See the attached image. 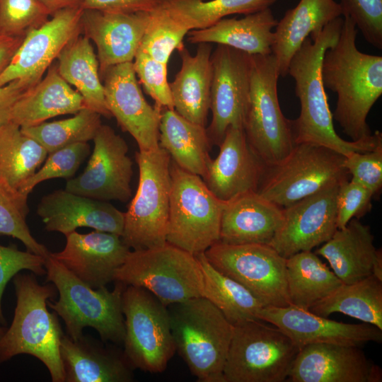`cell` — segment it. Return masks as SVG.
<instances>
[{
	"instance_id": "603a6c76",
	"label": "cell",
	"mask_w": 382,
	"mask_h": 382,
	"mask_svg": "<svg viewBox=\"0 0 382 382\" xmlns=\"http://www.w3.org/2000/svg\"><path fill=\"white\" fill-rule=\"evenodd\" d=\"M265 169L249 146L243 128L232 126L202 180L218 199L226 202L243 193L257 191Z\"/></svg>"
},
{
	"instance_id": "4fadbf2b",
	"label": "cell",
	"mask_w": 382,
	"mask_h": 382,
	"mask_svg": "<svg viewBox=\"0 0 382 382\" xmlns=\"http://www.w3.org/2000/svg\"><path fill=\"white\" fill-rule=\"evenodd\" d=\"M204 255L214 267L243 286L264 306L291 305L287 292L286 258L271 245L217 242Z\"/></svg>"
},
{
	"instance_id": "7bdbcfd3",
	"label": "cell",
	"mask_w": 382,
	"mask_h": 382,
	"mask_svg": "<svg viewBox=\"0 0 382 382\" xmlns=\"http://www.w3.org/2000/svg\"><path fill=\"white\" fill-rule=\"evenodd\" d=\"M51 16L37 0H0V33L25 36Z\"/></svg>"
},
{
	"instance_id": "7402d4cb",
	"label": "cell",
	"mask_w": 382,
	"mask_h": 382,
	"mask_svg": "<svg viewBox=\"0 0 382 382\" xmlns=\"http://www.w3.org/2000/svg\"><path fill=\"white\" fill-rule=\"evenodd\" d=\"M150 19L151 11L83 9L82 34L96 46L100 77L112 66L133 62Z\"/></svg>"
},
{
	"instance_id": "d6986e66",
	"label": "cell",
	"mask_w": 382,
	"mask_h": 382,
	"mask_svg": "<svg viewBox=\"0 0 382 382\" xmlns=\"http://www.w3.org/2000/svg\"><path fill=\"white\" fill-rule=\"evenodd\" d=\"M257 317L281 329L299 349L316 343L360 347L370 342H382V330L375 325L335 321L292 305L264 306Z\"/></svg>"
},
{
	"instance_id": "d590c367",
	"label": "cell",
	"mask_w": 382,
	"mask_h": 382,
	"mask_svg": "<svg viewBox=\"0 0 382 382\" xmlns=\"http://www.w3.org/2000/svg\"><path fill=\"white\" fill-rule=\"evenodd\" d=\"M196 256L203 273L202 296L217 307L233 326L259 320L263 304L243 286L214 267L204 253Z\"/></svg>"
},
{
	"instance_id": "e575fe53",
	"label": "cell",
	"mask_w": 382,
	"mask_h": 382,
	"mask_svg": "<svg viewBox=\"0 0 382 382\" xmlns=\"http://www.w3.org/2000/svg\"><path fill=\"white\" fill-rule=\"evenodd\" d=\"M309 311L323 317L341 313L382 330V280L371 275L354 283H342Z\"/></svg>"
},
{
	"instance_id": "1f68e13d",
	"label": "cell",
	"mask_w": 382,
	"mask_h": 382,
	"mask_svg": "<svg viewBox=\"0 0 382 382\" xmlns=\"http://www.w3.org/2000/svg\"><path fill=\"white\" fill-rule=\"evenodd\" d=\"M210 142L204 126L194 123L174 109L163 108L159 126V146L181 168L202 178L212 161Z\"/></svg>"
},
{
	"instance_id": "8992f818",
	"label": "cell",
	"mask_w": 382,
	"mask_h": 382,
	"mask_svg": "<svg viewBox=\"0 0 382 382\" xmlns=\"http://www.w3.org/2000/svg\"><path fill=\"white\" fill-rule=\"evenodd\" d=\"M114 281L141 287L165 306L202 296L203 273L196 255L168 243L129 251Z\"/></svg>"
},
{
	"instance_id": "5bb4252c",
	"label": "cell",
	"mask_w": 382,
	"mask_h": 382,
	"mask_svg": "<svg viewBox=\"0 0 382 382\" xmlns=\"http://www.w3.org/2000/svg\"><path fill=\"white\" fill-rule=\"evenodd\" d=\"M211 62L212 120L207 132L211 144L219 146L228 127L243 128L250 98L251 55L218 45Z\"/></svg>"
},
{
	"instance_id": "836d02e7",
	"label": "cell",
	"mask_w": 382,
	"mask_h": 382,
	"mask_svg": "<svg viewBox=\"0 0 382 382\" xmlns=\"http://www.w3.org/2000/svg\"><path fill=\"white\" fill-rule=\"evenodd\" d=\"M286 279L290 304L309 310L342 282L311 250L286 258Z\"/></svg>"
},
{
	"instance_id": "7dc6e473",
	"label": "cell",
	"mask_w": 382,
	"mask_h": 382,
	"mask_svg": "<svg viewBox=\"0 0 382 382\" xmlns=\"http://www.w3.org/2000/svg\"><path fill=\"white\" fill-rule=\"evenodd\" d=\"M36 275L46 274L45 257L30 251L19 250L15 246L0 245V324L5 325L2 297L7 283L21 270Z\"/></svg>"
},
{
	"instance_id": "9c48e42d",
	"label": "cell",
	"mask_w": 382,
	"mask_h": 382,
	"mask_svg": "<svg viewBox=\"0 0 382 382\" xmlns=\"http://www.w3.org/2000/svg\"><path fill=\"white\" fill-rule=\"evenodd\" d=\"M171 188L166 242L192 255L219 242L224 202L202 178L170 161Z\"/></svg>"
},
{
	"instance_id": "c3c4849f",
	"label": "cell",
	"mask_w": 382,
	"mask_h": 382,
	"mask_svg": "<svg viewBox=\"0 0 382 382\" xmlns=\"http://www.w3.org/2000/svg\"><path fill=\"white\" fill-rule=\"evenodd\" d=\"M374 194L361 184L346 178L339 183L337 198V228H343L353 218L359 219L371 208Z\"/></svg>"
},
{
	"instance_id": "ee69618b",
	"label": "cell",
	"mask_w": 382,
	"mask_h": 382,
	"mask_svg": "<svg viewBox=\"0 0 382 382\" xmlns=\"http://www.w3.org/2000/svg\"><path fill=\"white\" fill-rule=\"evenodd\" d=\"M136 76L145 91L161 108L174 109L169 83L168 64L158 62L139 49L132 62Z\"/></svg>"
},
{
	"instance_id": "f6af8a7d",
	"label": "cell",
	"mask_w": 382,
	"mask_h": 382,
	"mask_svg": "<svg viewBox=\"0 0 382 382\" xmlns=\"http://www.w3.org/2000/svg\"><path fill=\"white\" fill-rule=\"evenodd\" d=\"M343 14L349 16L366 41L382 49V0H340Z\"/></svg>"
},
{
	"instance_id": "f1b7e54d",
	"label": "cell",
	"mask_w": 382,
	"mask_h": 382,
	"mask_svg": "<svg viewBox=\"0 0 382 382\" xmlns=\"http://www.w3.org/2000/svg\"><path fill=\"white\" fill-rule=\"evenodd\" d=\"M210 43H199L195 55L184 46L178 50L181 67L169 83L174 110L194 123L205 127L210 108L212 79Z\"/></svg>"
},
{
	"instance_id": "f35d334b",
	"label": "cell",
	"mask_w": 382,
	"mask_h": 382,
	"mask_svg": "<svg viewBox=\"0 0 382 382\" xmlns=\"http://www.w3.org/2000/svg\"><path fill=\"white\" fill-rule=\"evenodd\" d=\"M100 117L98 112L83 108L67 119L21 129L50 154L75 143L93 140L102 125Z\"/></svg>"
},
{
	"instance_id": "d6a6232c",
	"label": "cell",
	"mask_w": 382,
	"mask_h": 382,
	"mask_svg": "<svg viewBox=\"0 0 382 382\" xmlns=\"http://www.w3.org/2000/svg\"><path fill=\"white\" fill-rule=\"evenodd\" d=\"M57 59L59 74L80 93L86 108L107 118L111 117L98 60L91 40L83 34L78 35L63 48Z\"/></svg>"
},
{
	"instance_id": "277c9868",
	"label": "cell",
	"mask_w": 382,
	"mask_h": 382,
	"mask_svg": "<svg viewBox=\"0 0 382 382\" xmlns=\"http://www.w3.org/2000/svg\"><path fill=\"white\" fill-rule=\"evenodd\" d=\"M175 350L199 382H224L234 326L210 301L192 298L167 306Z\"/></svg>"
},
{
	"instance_id": "d4e9b609",
	"label": "cell",
	"mask_w": 382,
	"mask_h": 382,
	"mask_svg": "<svg viewBox=\"0 0 382 382\" xmlns=\"http://www.w3.org/2000/svg\"><path fill=\"white\" fill-rule=\"evenodd\" d=\"M370 226L352 219L346 226L315 251L328 260L343 284L359 282L375 275L382 280L381 250L376 248Z\"/></svg>"
},
{
	"instance_id": "3957f363",
	"label": "cell",
	"mask_w": 382,
	"mask_h": 382,
	"mask_svg": "<svg viewBox=\"0 0 382 382\" xmlns=\"http://www.w3.org/2000/svg\"><path fill=\"white\" fill-rule=\"evenodd\" d=\"M16 306L13 321L0 339V364L21 354L35 357L48 369L53 382H64L60 357L64 335L58 315L47 308L57 294L52 283L40 284L35 274L13 277Z\"/></svg>"
},
{
	"instance_id": "60d3db41",
	"label": "cell",
	"mask_w": 382,
	"mask_h": 382,
	"mask_svg": "<svg viewBox=\"0 0 382 382\" xmlns=\"http://www.w3.org/2000/svg\"><path fill=\"white\" fill-rule=\"evenodd\" d=\"M188 32L177 25L158 5L151 11L150 22L139 49L154 59L168 64L173 51L185 46L183 40Z\"/></svg>"
},
{
	"instance_id": "816d5d0a",
	"label": "cell",
	"mask_w": 382,
	"mask_h": 382,
	"mask_svg": "<svg viewBox=\"0 0 382 382\" xmlns=\"http://www.w3.org/2000/svg\"><path fill=\"white\" fill-rule=\"evenodd\" d=\"M25 36H10L0 33V74L5 69Z\"/></svg>"
},
{
	"instance_id": "f5cc1de1",
	"label": "cell",
	"mask_w": 382,
	"mask_h": 382,
	"mask_svg": "<svg viewBox=\"0 0 382 382\" xmlns=\"http://www.w3.org/2000/svg\"><path fill=\"white\" fill-rule=\"evenodd\" d=\"M50 13L51 16L67 8L81 7L83 0H37Z\"/></svg>"
},
{
	"instance_id": "4316f807",
	"label": "cell",
	"mask_w": 382,
	"mask_h": 382,
	"mask_svg": "<svg viewBox=\"0 0 382 382\" xmlns=\"http://www.w3.org/2000/svg\"><path fill=\"white\" fill-rule=\"evenodd\" d=\"M60 357L64 382H130L133 368L124 352L105 347L96 339L83 335L73 340L64 335Z\"/></svg>"
},
{
	"instance_id": "ac0fdd59",
	"label": "cell",
	"mask_w": 382,
	"mask_h": 382,
	"mask_svg": "<svg viewBox=\"0 0 382 382\" xmlns=\"http://www.w3.org/2000/svg\"><path fill=\"white\" fill-rule=\"evenodd\" d=\"M339 183L283 208L282 223L270 245L287 258L328 241L337 229L336 198Z\"/></svg>"
},
{
	"instance_id": "44dd1931",
	"label": "cell",
	"mask_w": 382,
	"mask_h": 382,
	"mask_svg": "<svg viewBox=\"0 0 382 382\" xmlns=\"http://www.w3.org/2000/svg\"><path fill=\"white\" fill-rule=\"evenodd\" d=\"M65 236L64 249L50 253L51 256L93 289L106 286L114 281L116 270L130 251L121 236L111 233L74 231Z\"/></svg>"
},
{
	"instance_id": "6da1fadb",
	"label": "cell",
	"mask_w": 382,
	"mask_h": 382,
	"mask_svg": "<svg viewBox=\"0 0 382 382\" xmlns=\"http://www.w3.org/2000/svg\"><path fill=\"white\" fill-rule=\"evenodd\" d=\"M343 17L335 18L318 34L306 37L292 57L287 75L295 81V94L300 103L299 117L291 120L294 144L309 143L323 146L343 156L373 149L382 141L376 131L370 137L347 141L335 132L332 115L323 83L320 66L325 52L337 41Z\"/></svg>"
},
{
	"instance_id": "484cf974",
	"label": "cell",
	"mask_w": 382,
	"mask_h": 382,
	"mask_svg": "<svg viewBox=\"0 0 382 382\" xmlns=\"http://www.w3.org/2000/svg\"><path fill=\"white\" fill-rule=\"evenodd\" d=\"M283 218V208L257 191L243 193L225 203L219 242L270 245Z\"/></svg>"
},
{
	"instance_id": "4dcf8cb0",
	"label": "cell",
	"mask_w": 382,
	"mask_h": 382,
	"mask_svg": "<svg viewBox=\"0 0 382 382\" xmlns=\"http://www.w3.org/2000/svg\"><path fill=\"white\" fill-rule=\"evenodd\" d=\"M277 22L267 8L241 18H223L209 28L190 30L187 41L224 45L250 55L270 54L274 42L272 29Z\"/></svg>"
},
{
	"instance_id": "ba28073f",
	"label": "cell",
	"mask_w": 382,
	"mask_h": 382,
	"mask_svg": "<svg viewBox=\"0 0 382 382\" xmlns=\"http://www.w3.org/2000/svg\"><path fill=\"white\" fill-rule=\"evenodd\" d=\"M280 76L274 55H251L250 89L243 129L247 142L266 166H274L291 151V120L282 112L277 93Z\"/></svg>"
},
{
	"instance_id": "db71d44e",
	"label": "cell",
	"mask_w": 382,
	"mask_h": 382,
	"mask_svg": "<svg viewBox=\"0 0 382 382\" xmlns=\"http://www.w3.org/2000/svg\"><path fill=\"white\" fill-rule=\"evenodd\" d=\"M7 328L6 327L0 326V339L4 335V334L6 332Z\"/></svg>"
},
{
	"instance_id": "bcb514c9",
	"label": "cell",
	"mask_w": 382,
	"mask_h": 382,
	"mask_svg": "<svg viewBox=\"0 0 382 382\" xmlns=\"http://www.w3.org/2000/svg\"><path fill=\"white\" fill-rule=\"evenodd\" d=\"M343 166L351 180L369 190L374 197L379 195L382 187V141L370 151L346 156Z\"/></svg>"
},
{
	"instance_id": "cb8c5ba5",
	"label": "cell",
	"mask_w": 382,
	"mask_h": 382,
	"mask_svg": "<svg viewBox=\"0 0 382 382\" xmlns=\"http://www.w3.org/2000/svg\"><path fill=\"white\" fill-rule=\"evenodd\" d=\"M37 214L47 231L66 236L79 227L122 236L125 212L107 201L81 195L66 190H55L40 199Z\"/></svg>"
},
{
	"instance_id": "7a4b0ae2",
	"label": "cell",
	"mask_w": 382,
	"mask_h": 382,
	"mask_svg": "<svg viewBox=\"0 0 382 382\" xmlns=\"http://www.w3.org/2000/svg\"><path fill=\"white\" fill-rule=\"evenodd\" d=\"M342 16L339 38L325 52L320 74L325 88L337 96L333 120L352 141H357L372 134L367 117L382 95V57L358 50L355 23Z\"/></svg>"
},
{
	"instance_id": "2e32d148",
	"label": "cell",
	"mask_w": 382,
	"mask_h": 382,
	"mask_svg": "<svg viewBox=\"0 0 382 382\" xmlns=\"http://www.w3.org/2000/svg\"><path fill=\"white\" fill-rule=\"evenodd\" d=\"M83 172L69 180L65 190L96 199L125 202L132 197V161L125 139L110 126L101 125Z\"/></svg>"
},
{
	"instance_id": "681fc988",
	"label": "cell",
	"mask_w": 382,
	"mask_h": 382,
	"mask_svg": "<svg viewBox=\"0 0 382 382\" xmlns=\"http://www.w3.org/2000/svg\"><path fill=\"white\" fill-rule=\"evenodd\" d=\"M162 0H83V9L113 13L151 11Z\"/></svg>"
},
{
	"instance_id": "83f0119b",
	"label": "cell",
	"mask_w": 382,
	"mask_h": 382,
	"mask_svg": "<svg viewBox=\"0 0 382 382\" xmlns=\"http://www.w3.org/2000/svg\"><path fill=\"white\" fill-rule=\"evenodd\" d=\"M342 13L340 3L335 0H300L286 11L275 26L271 47L280 76H287L290 61L306 38L320 33Z\"/></svg>"
},
{
	"instance_id": "ffe728a7",
	"label": "cell",
	"mask_w": 382,
	"mask_h": 382,
	"mask_svg": "<svg viewBox=\"0 0 382 382\" xmlns=\"http://www.w3.org/2000/svg\"><path fill=\"white\" fill-rule=\"evenodd\" d=\"M286 381L381 382L382 371L359 347L316 343L299 349Z\"/></svg>"
},
{
	"instance_id": "ab89813d",
	"label": "cell",
	"mask_w": 382,
	"mask_h": 382,
	"mask_svg": "<svg viewBox=\"0 0 382 382\" xmlns=\"http://www.w3.org/2000/svg\"><path fill=\"white\" fill-rule=\"evenodd\" d=\"M28 195L0 177V235L21 241L28 250L45 258L48 249L33 236L26 222Z\"/></svg>"
},
{
	"instance_id": "b9f144b4",
	"label": "cell",
	"mask_w": 382,
	"mask_h": 382,
	"mask_svg": "<svg viewBox=\"0 0 382 382\" xmlns=\"http://www.w3.org/2000/svg\"><path fill=\"white\" fill-rule=\"evenodd\" d=\"M89 153L88 142H79L48 154L43 165L24 183L20 191L28 195L41 182L71 178Z\"/></svg>"
},
{
	"instance_id": "8fae6325",
	"label": "cell",
	"mask_w": 382,
	"mask_h": 382,
	"mask_svg": "<svg viewBox=\"0 0 382 382\" xmlns=\"http://www.w3.org/2000/svg\"><path fill=\"white\" fill-rule=\"evenodd\" d=\"M345 156L323 146L294 145L281 162L266 166L257 192L282 208L348 178Z\"/></svg>"
},
{
	"instance_id": "5b68a950",
	"label": "cell",
	"mask_w": 382,
	"mask_h": 382,
	"mask_svg": "<svg viewBox=\"0 0 382 382\" xmlns=\"http://www.w3.org/2000/svg\"><path fill=\"white\" fill-rule=\"evenodd\" d=\"M47 282L59 292L57 301L47 305L64 322L67 335L81 337L86 327L95 329L103 342L122 344L125 335L122 294L125 285L116 282L112 291L93 289L74 275L50 254L45 258Z\"/></svg>"
},
{
	"instance_id": "7c38bea8",
	"label": "cell",
	"mask_w": 382,
	"mask_h": 382,
	"mask_svg": "<svg viewBox=\"0 0 382 382\" xmlns=\"http://www.w3.org/2000/svg\"><path fill=\"white\" fill-rule=\"evenodd\" d=\"M122 311L123 352L128 362L133 369L163 372L176 351L167 307L147 289L125 285Z\"/></svg>"
},
{
	"instance_id": "f546056e",
	"label": "cell",
	"mask_w": 382,
	"mask_h": 382,
	"mask_svg": "<svg viewBox=\"0 0 382 382\" xmlns=\"http://www.w3.org/2000/svg\"><path fill=\"white\" fill-rule=\"evenodd\" d=\"M83 108L82 96L60 76L57 64H52L45 76L16 102L10 121L21 127H31Z\"/></svg>"
},
{
	"instance_id": "30bf717a",
	"label": "cell",
	"mask_w": 382,
	"mask_h": 382,
	"mask_svg": "<svg viewBox=\"0 0 382 382\" xmlns=\"http://www.w3.org/2000/svg\"><path fill=\"white\" fill-rule=\"evenodd\" d=\"M299 348L281 329L261 320L234 326L224 382H284Z\"/></svg>"
},
{
	"instance_id": "74e56055",
	"label": "cell",
	"mask_w": 382,
	"mask_h": 382,
	"mask_svg": "<svg viewBox=\"0 0 382 382\" xmlns=\"http://www.w3.org/2000/svg\"><path fill=\"white\" fill-rule=\"evenodd\" d=\"M47 155L46 149L18 125L10 121L0 126V177L14 188L20 191Z\"/></svg>"
},
{
	"instance_id": "9a60e30c",
	"label": "cell",
	"mask_w": 382,
	"mask_h": 382,
	"mask_svg": "<svg viewBox=\"0 0 382 382\" xmlns=\"http://www.w3.org/2000/svg\"><path fill=\"white\" fill-rule=\"evenodd\" d=\"M83 11L81 7L58 11L44 24L28 32L0 74V87L16 80L30 87L37 83L63 48L82 34Z\"/></svg>"
},
{
	"instance_id": "8d00e7d4",
	"label": "cell",
	"mask_w": 382,
	"mask_h": 382,
	"mask_svg": "<svg viewBox=\"0 0 382 382\" xmlns=\"http://www.w3.org/2000/svg\"><path fill=\"white\" fill-rule=\"evenodd\" d=\"M279 0H162L159 6L188 31L209 28L232 14L247 15L270 8Z\"/></svg>"
},
{
	"instance_id": "f907efd6",
	"label": "cell",
	"mask_w": 382,
	"mask_h": 382,
	"mask_svg": "<svg viewBox=\"0 0 382 382\" xmlns=\"http://www.w3.org/2000/svg\"><path fill=\"white\" fill-rule=\"evenodd\" d=\"M30 88V86L19 80L0 87V126L10 122L14 104Z\"/></svg>"
},
{
	"instance_id": "e0dca14e",
	"label": "cell",
	"mask_w": 382,
	"mask_h": 382,
	"mask_svg": "<svg viewBox=\"0 0 382 382\" xmlns=\"http://www.w3.org/2000/svg\"><path fill=\"white\" fill-rule=\"evenodd\" d=\"M100 78L108 108L121 129L134 139L139 151L159 148L163 108L145 100L132 62L112 66Z\"/></svg>"
},
{
	"instance_id": "52a82bcc",
	"label": "cell",
	"mask_w": 382,
	"mask_h": 382,
	"mask_svg": "<svg viewBox=\"0 0 382 382\" xmlns=\"http://www.w3.org/2000/svg\"><path fill=\"white\" fill-rule=\"evenodd\" d=\"M139 182L134 197L125 212L121 238L133 250L166 243L171 188L168 153L159 147L135 154Z\"/></svg>"
}]
</instances>
